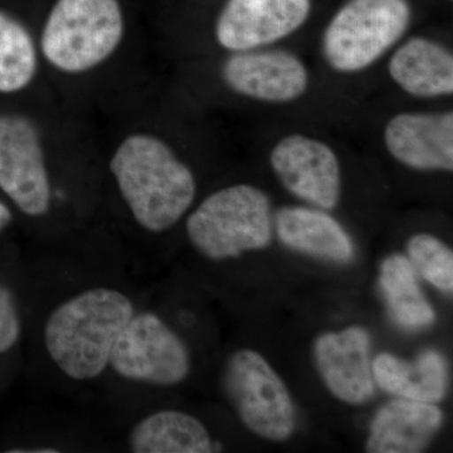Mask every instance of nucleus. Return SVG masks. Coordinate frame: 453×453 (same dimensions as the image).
<instances>
[{"instance_id":"obj_1","label":"nucleus","mask_w":453,"mask_h":453,"mask_svg":"<svg viewBox=\"0 0 453 453\" xmlns=\"http://www.w3.org/2000/svg\"><path fill=\"white\" fill-rule=\"evenodd\" d=\"M109 166L131 216L150 234L177 225L195 201L192 170L168 142L153 134L127 136L113 151Z\"/></svg>"},{"instance_id":"obj_2","label":"nucleus","mask_w":453,"mask_h":453,"mask_svg":"<svg viewBox=\"0 0 453 453\" xmlns=\"http://www.w3.org/2000/svg\"><path fill=\"white\" fill-rule=\"evenodd\" d=\"M135 311L127 295L104 286L65 300L44 325L50 360L70 380H96L109 368L113 344Z\"/></svg>"},{"instance_id":"obj_3","label":"nucleus","mask_w":453,"mask_h":453,"mask_svg":"<svg viewBox=\"0 0 453 453\" xmlns=\"http://www.w3.org/2000/svg\"><path fill=\"white\" fill-rule=\"evenodd\" d=\"M120 0H56L41 33V52L59 73L80 74L105 64L121 46Z\"/></svg>"},{"instance_id":"obj_4","label":"nucleus","mask_w":453,"mask_h":453,"mask_svg":"<svg viewBox=\"0 0 453 453\" xmlns=\"http://www.w3.org/2000/svg\"><path fill=\"white\" fill-rule=\"evenodd\" d=\"M187 234L196 251L213 261L266 249L273 237L270 199L250 184L223 188L188 217Z\"/></svg>"},{"instance_id":"obj_5","label":"nucleus","mask_w":453,"mask_h":453,"mask_svg":"<svg viewBox=\"0 0 453 453\" xmlns=\"http://www.w3.org/2000/svg\"><path fill=\"white\" fill-rule=\"evenodd\" d=\"M410 22L407 0H349L324 33L325 59L339 73L365 70L401 40Z\"/></svg>"},{"instance_id":"obj_6","label":"nucleus","mask_w":453,"mask_h":453,"mask_svg":"<svg viewBox=\"0 0 453 453\" xmlns=\"http://www.w3.org/2000/svg\"><path fill=\"white\" fill-rule=\"evenodd\" d=\"M223 384L244 425L259 437L285 441L294 434L296 413L290 393L264 357L250 349L234 353Z\"/></svg>"},{"instance_id":"obj_7","label":"nucleus","mask_w":453,"mask_h":453,"mask_svg":"<svg viewBox=\"0 0 453 453\" xmlns=\"http://www.w3.org/2000/svg\"><path fill=\"white\" fill-rule=\"evenodd\" d=\"M109 366L127 380L172 387L189 375L190 356L159 315L135 311L113 344Z\"/></svg>"},{"instance_id":"obj_8","label":"nucleus","mask_w":453,"mask_h":453,"mask_svg":"<svg viewBox=\"0 0 453 453\" xmlns=\"http://www.w3.org/2000/svg\"><path fill=\"white\" fill-rule=\"evenodd\" d=\"M0 189L27 216H47L52 207V183L40 130L17 113H0Z\"/></svg>"},{"instance_id":"obj_9","label":"nucleus","mask_w":453,"mask_h":453,"mask_svg":"<svg viewBox=\"0 0 453 453\" xmlns=\"http://www.w3.org/2000/svg\"><path fill=\"white\" fill-rule=\"evenodd\" d=\"M270 160L277 177L292 195L321 210L336 207L340 165L330 146L294 134L277 142Z\"/></svg>"},{"instance_id":"obj_10","label":"nucleus","mask_w":453,"mask_h":453,"mask_svg":"<svg viewBox=\"0 0 453 453\" xmlns=\"http://www.w3.org/2000/svg\"><path fill=\"white\" fill-rule=\"evenodd\" d=\"M310 0H226L216 22L219 46L234 52L288 37L308 19Z\"/></svg>"},{"instance_id":"obj_11","label":"nucleus","mask_w":453,"mask_h":453,"mask_svg":"<svg viewBox=\"0 0 453 453\" xmlns=\"http://www.w3.org/2000/svg\"><path fill=\"white\" fill-rule=\"evenodd\" d=\"M222 77L235 94L265 103H290L309 86L305 65L286 50L237 52L223 65Z\"/></svg>"},{"instance_id":"obj_12","label":"nucleus","mask_w":453,"mask_h":453,"mask_svg":"<svg viewBox=\"0 0 453 453\" xmlns=\"http://www.w3.org/2000/svg\"><path fill=\"white\" fill-rule=\"evenodd\" d=\"M314 357L325 384L340 401L362 404L374 395L371 338L363 327L323 334L316 339Z\"/></svg>"},{"instance_id":"obj_13","label":"nucleus","mask_w":453,"mask_h":453,"mask_svg":"<svg viewBox=\"0 0 453 453\" xmlns=\"http://www.w3.org/2000/svg\"><path fill=\"white\" fill-rule=\"evenodd\" d=\"M384 142L410 168L452 172L453 113H399L387 124Z\"/></svg>"},{"instance_id":"obj_14","label":"nucleus","mask_w":453,"mask_h":453,"mask_svg":"<svg viewBox=\"0 0 453 453\" xmlns=\"http://www.w3.org/2000/svg\"><path fill=\"white\" fill-rule=\"evenodd\" d=\"M443 422L437 405L396 399L380 408L371 426L366 451L371 453L421 452L436 436Z\"/></svg>"},{"instance_id":"obj_15","label":"nucleus","mask_w":453,"mask_h":453,"mask_svg":"<svg viewBox=\"0 0 453 453\" xmlns=\"http://www.w3.org/2000/svg\"><path fill=\"white\" fill-rule=\"evenodd\" d=\"M276 231L280 241L294 251L333 262L353 258L354 244L338 220L323 211L288 207L279 211Z\"/></svg>"},{"instance_id":"obj_16","label":"nucleus","mask_w":453,"mask_h":453,"mask_svg":"<svg viewBox=\"0 0 453 453\" xmlns=\"http://www.w3.org/2000/svg\"><path fill=\"white\" fill-rule=\"evenodd\" d=\"M390 77L407 94L418 97L452 95L453 56L446 47L426 38H412L389 61Z\"/></svg>"},{"instance_id":"obj_17","label":"nucleus","mask_w":453,"mask_h":453,"mask_svg":"<svg viewBox=\"0 0 453 453\" xmlns=\"http://www.w3.org/2000/svg\"><path fill=\"white\" fill-rule=\"evenodd\" d=\"M372 372L386 392L425 403L442 401L449 387L445 357L436 350L425 351L413 363L380 354L372 362Z\"/></svg>"},{"instance_id":"obj_18","label":"nucleus","mask_w":453,"mask_h":453,"mask_svg":"<svg viewBox=\"0 0 453 453\" xmlns=\"http://www.w3.org/2000/svg\"><path fill=\"white\" fill-rule=\"evenodd\" d=\"M129 447L135 453L219 451L205 426L179 411H159L136 423L129 434Z\"/></svg>"},{"instance_id":"obj_19","label":"nucleus","mask_w":453,"mask_h":453,"mask_svg":"<svg viewBox=\"0 0 453 453\" xmlns=\"http://www.w3.org/2000/svg\"><path fill=\"white\" fill-rule=\"evenodd\" d=\"M380 286L389 314L399 326L421 330L436 320V312L417 282L410 259L392 255L380 265Z\"/></svg>"},{"instance_id":"obj_20","label":"nucleus","mask_w":453,"mask_h":453,"mask_svg":"<svg viewBox=\"0 0 453 453\" xmlns=\"http://www.w3.org/2000/svg\"><path fill=\"white\" fill-rule=\"evenodd\" d=\"M37 70L38 53L31 33L0 11V92L14 94L28 88Z\"/></svg>"},{"instance_id":"obj_21","label":"nucleus","mask_w":453,"mask_h":453,"mask_svg":"<svg viewBox=\"0 0 453 453\" xmlns=\"http://www.w3.org/2000/svg\"><path fill=\"white\" fill-rule=\"evenodd\" d=\"M412 266L438 290H453V255L442 241L432 234H416L407 246Z\"/></svg>"},{"instance_id":"obj_22","label":"nucleus","mask_w":453,"mask_h":453,"mask_svg":"<svg viewBox=\"0 0 453 453\" xmlns=\"http://www.w3.org/2000/svg\"><path fill=\"white\" fill-rule=\"evenodd\" d=\"M20 332L22 323L13 294L4 285H0V354L14 348Z\"/></svg>"},{"instance_id":"obj_23","label":"nucleus","mask_w":453,"mask_h":453,"mask_svg":"<svg viewBox=\"0 0 453 453\" xmlns=\"http://www.w3.org/2000/svg\"><path fill=\"white\" fill-rule=\"evenodd\" d=\"M9 452H14V453H58L61 451H59V449H57L56 447L40 446V447H31V449H11V451H9Z\"/></svg>"},{"instance_id":"obj_24","label":"nucleus","mask_w":453,"mask_h":453,"mask_svg":"<svg viewBox=\"0 0 453 453\" xmlns=\"http://www.w3.org/2000/svg\"><path fill=\"white\" fill-rule=\"evenodd\" d=\"M12 213L4 203L0 202V231L5 228L11 223Z\"/></svg>"}]
</instances>
